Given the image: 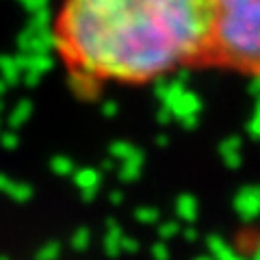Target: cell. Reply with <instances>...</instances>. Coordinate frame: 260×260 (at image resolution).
I'll return each instance as SVG.
<instances>
[{"instance_id": "1", "label": "cell", "mask_w": 260, "mask_h": 260, "mask_svg": "<svg viewBox=\"0 0 260 260\" xmlns=\"http://www.w3.org/2000/svg\"><path fill=\"white\" fill-rule=\"evenodd\" d=\"M72 91L104 83L143 85L202 65L208 0H61L48 32Z\"/></svg>"}, {"instance_id": "2", "label": "cell", "mask_w": 260, "mask_h": 260, "mask_svg": "<svg viewBox=\"0 0 260 260\" xmlns=\"http://www.w3.org/2000/svg\"><path fill=\"white\" fill-rule=\"evenodd\" d=\"M202 65L260 76V0H208Z\"/></svg>"}, {"instance_id": "3", "label": "cell", "mask_w": 260, "mask_h": 260, "mask_svg": "<svg viewBox=\"0 0 260 260\" xmlns=\"http://www.w3.org/2000/svg\"><path fill=\"white\" fill-rule=\"evenodd\" d=\"M74 182L80 191H83V195L89 198L98 191V184H100V176H98V172H93V169H76L74 172Z\"/></svg>"}, {"instance_id": "4", "label": "cell", "mask_w": 260, "mask_h": 260, "mask_svg": "<svg viewBox=\"0 0 260 260\" xmlns=\"http://www.w3.org/2000/svg\"><path fill=\"white\" fill-rule=\"evenodd\" d=\"M0 191L7 193V195H9V198H13V200H20V202L28 200L30 195H32V189H30L28 184L15 182V180H11V178H7V176H3V174H0Z\"/></svg>"}, {"instance_id": "5", "label": "cell", "mask_w": 260, "mask_h": 260, "mask_svg": "<svg viewBox=\"0 0 260 260\" xmlns=\"http://www.w3.org/2000/svg\"><path fill=\"white\" fill-rule=\"evenodd\" d=\"M50 167L56 176H74V172H76L74 162H72L68 156H54L50 160Z\"/></svg>"}, {"instance_id": "6", "label": "cell", "mask_w": 260, "mask_h": 260, "mask_svg": "<svg viewBox=\"0 0 260 260\" xmlns=\"http://www.w3.org/2000/svg\"><path fill=\"white\" fill-rule=\"evenodd\" d=\"M59 243H48V245H44L42 249L37 251V260H56L59 258Z\"/></svg>"}, {"instance_id": "7", "label": "cell", "mask_w": 260, "mask_h": 260, "mask_svg": "<svg viewBox=\"0 0 260 260\" xmlns=\"http://www.w3.org/2000/svg\"><path fill=\"white\" fill-rule=\"evenodd\" d=\"M72 245H74L76 249H85L89 245V232L85 230V228L74 234V239H72Z\"/></svg>"}, {"instance_id": "8", "label": "cell", "mask_w": 260, "mask_h": 260, "mask_svg": "<svg viewBox=\"0 0 260 260\" xmlns=\"http://www.w3.org/2000/svg\"><path fill=\"white\" fill-rule=\"evenodd\" d=\"M0 143L7 145V148H13V145L18 143V137H15L13 133H3L0 135Z\"/></svg>"}, {"instance_id": "9", "label": "cell", "mask_w": 260, "mask_h": 260, "mask_svg": "<svg viewBox=\"0 0 260 260\" xmlns=\"http://www.w3.org/2000/svg\"><path fill=\"white\" fill-rule=\"evenodd\" d=\"M0 260H7V258H0Z\"/></svg>"}]
</instances>
